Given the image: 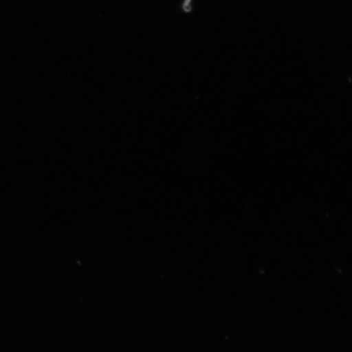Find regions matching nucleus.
Returning <instances> with one entry per match:
<instances>
[{"label":"nucleus","instance_id":"obj_1","mask_svg":"<svg viewBox=\"0 0 352 352\" xmlns=\"http://www.w3.org/2000/svg\"><path fill=\"white\" fill-rule=\"evenodd\" d=\"M192 0H185L184 3H183V10L185 11V12H190L192 9Z\"/></svg>","mask_w":352,"mask_h":352}]
</instances>
